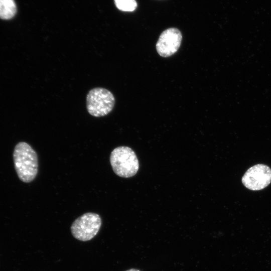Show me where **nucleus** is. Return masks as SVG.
<instances>
[{"instance_id":"1","label":"nucleus","mask_w":271,"mask_h":271,"mask_svg":"<svg viewBox=\"0 0 271 271\" xmlns=\"http://www.w3.org/2000/svg\"><path fill=\"white\" fill-rule=\"evenodd\" d=\"M13 159L16 171L23 182L34 180L38 171V156L35 151L26 142H20L15 147Z\"/></svg>"},{"instance_id":"2","label":"nucleus","mask_w":271,"mask_h":271,"mask_svg":"<svg viewBox=\"0 0 271 271\" xmlns=\"http://www.w3.org/2000/svg\"><path fill=\"white\" fill-rule=\"evenodd\" d=\"M110 163L113 172L122 178L134 176L139 168V161L135 153L126 146L118 147L111 152Z\"/></svg>"},{"instance_id":"3","label":"nucleus","mask_w":271,"mask_h":271,"mask_svg":"<svg viewBox=\"0 0 271 271\" xmlns=\"http://www.w3.org/2000/svg\"><path fill=\"white\" fill-rule=\"evenodd\" d=\"M86 108L92 116L99 117L108 114L115 104V98L109 90L102 87H95L88 92Z\"/></svg>"},{"instance_id":"4","label":"nucleus","mask_w":271,"mask_h":271,"mask_svg":"<svg viewBox=\"0 0 271 271\" xmlns=\"http://www.w3.org/2000/svg\"><path fill=\"white\" fill-rule=\"evenodd\" d=\"M101 224V218L98 214L85 213L74 221L71 232L75 238L82 241H89L98 233Z\"/></svg>"},{"instance_id":"5","label":"nucleus","mask_w":271,"mask_h":271,"mask_svg":"<svg viewBox=\"0 0 271 271\" xmlns=\"http://www.w3.org/2000/svg\"><path fill=\"white\" fill-rule=\"evenodd\" d=\"M242 182L249 190H262L271 182V169L264 164L255 165L245 173L242 178Z\"/></svg>"},{"instance_id":"6","label":"nucleus","mask_w":271,"mask_h":271,"mask_svg":"<svg viewBox=\"0 0 271 271\" xmlns=\"http://www.w3.org/2000/svg\"><path fill=\"white\" fill-rule=\"evenodd\" d=\"M182 39V34L178 29H166L162 33L156 44L158 54L163 57L173 55L179 49Z\"/></svg>"},{"instance_id":"7","label":"nucleus","mask_w":271,"mask_h":271,"mask_svg":"<svg viewBox=\"0 0 271 271\" xmlns=\"http://www.w3.org/2000/svg\"><path fill=\"white\" fill-rule=\"evenodd\" d=\"M17 12L14 0H0V19L10 20Z\"/></svg>"},{"instance_id":"8","label":"nucleus","mask_w":271,"mask_h":271,"mask_svg":"<svg viewBox=\"0 0 271 271\" xmlns=\"http://www.w3.org/2000/svg\"><path fill=\"white\" fill-rule=\"evenodd\" d=\"M116 7L123 12H133L137 7L136 0H114Z\"/></svg>"},{"instance_id":"9","label":"nucleus","mask_w":271,"mask_h":271,"mask_svg":"<svg viewBox=\"0 0 271 271\" xmlns=\"http://www.w3.org/2000/svg\"><path fill=\"white\" fill-rule=\"evenodd\" d=\"M125 271H140V270L136 268H131Z\"/></svg>"}]
</instances>
